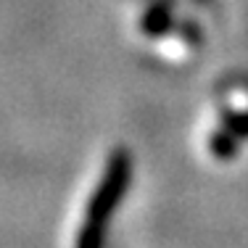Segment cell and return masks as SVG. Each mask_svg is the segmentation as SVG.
I'll use <instances>...</instances> for the list:
<instances>
[{"label":"cell","instance_id":"obj_1","mask_svg":"<svg viewBox=\"0 0 248 248\" xmlns=\"http://www.w3.org/2000/svg\"><path fill=\"white\" fill-rule=\"evenodd\" d=\"M127 180H129V156L127 153L108 156V164H106L103 174L98 180L90 206L82 217V227L77 230L74 248H103V230L124 196Z\"/></svg>","mask_w":248,"mask_h":248}]
</instances>
